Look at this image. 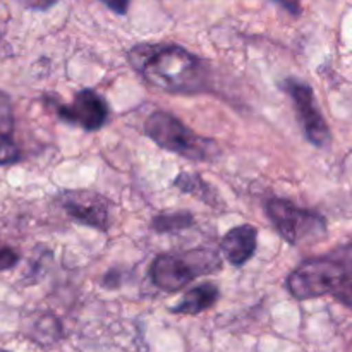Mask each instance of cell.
<instances>
[{"label":"cell","instance_id":"cell-11","mask_svg":"<svg viewBox=\"0 0 352 352\" xmlns=\"http://www.w3.org/2000/svg\"><path fill=\"white\" fill-rule=\"evenodd\" d=\"M219 296L220 291L215 284H201L186 292L182 301L170 308V311L175 315H199L212 308L219 301Z\"/></svg>","mask_w":352,"mask_h":352},{"label":"cell","instance_id":"cell-20","mask_svg":"<svg viewBox=\"0 0 352 352\" xmlns=\"http://www.w3.org/2000/svg\"><path fill=\"white\" fill-rule=\"evenodd\" d=\"M0 352H7V351H0Z\"/></svg>","mask_w":352,"mask_h":352},{"label":"cell","instance_id":"cell-16","mask_svg":"<svg viewBox=\"0 0 352 352\" xmlns=\"http://www.w3.org/2000/svg\"><path fill=\"white\" fill-rule=\"evenodd\" d=\"M333 298H336L339 302H342L344 306H347V308L352 309V282H347L346 285L337 289V291L333 292Z\"/></svg>","mask_w":352,"mask_h":352},{"label":"cell","instance_id":"cell-8","mask_svg":"<svg viewBox=\"0 0 352 352\" xmlns=\"http://www.w3.org/2000/svg\"><path fill=\"white\" fill-rule=\"evenodd\" d=\"M57 116L71 126H78L85 131H98L109 120V105L105 98L95 89H82L76 93L69 105H58Z\"/></svg>","mask_w":352,"mask_h":352},{"label":"cell","instance_id":"cell-13","mask_svg":"<svg viewBox=\"0 0 352 352\" xmlns=\"http://www.w3.org/2000/svg\"><path fill=\"white\" fill-rule=\"evenodd\" d=\"M30 337L41 346H52L62 337V325L54 315H40L30 329Z\"/></svg>","mask_w":352,"mask_h":352},{"label":"cell","instance_id":"cell-1","mask_svg":"<svg viewBox=\"0 0 352 352\" xmlns=\"http://www.w3.org/2000/svg\"><path fill=\"white\" fill-rule=\"evenodd\" d=\"M134 71L150 85L168 93H203L212 76L203 58L174 43H140L127 54Z\"/></svg>","mask_w":352,"mask_h":352},{"label":"cell","instance_id":"cell-10","mask_svg":"<svg viewBox=\"0 0 352 352\" xmlns=\"http://www.w3.org/2000/svg\"><path fill=\"white\" fill-rule=\"evenodd\" d=\"M12 100L6 91H0V165H12L21 160V150L14 138Z\"/></svg>","mask_w":352,"mask_h":352},{"label":"cell","instance_id":"cell-2","mask_svg":"<svg viewBox=\"0 0 352 352\" xmlns=\"http://www.w3.org/2000/svg\"><path fill=\"white\" fill-rule=\"evenodd\" d=\"M352 280V243L302 261L287 278V289L299 301L333 294Z\"/></svg>","mask_w":352,"mask_h":352},{"label":"cell","instance_id":"cell-7","mask_svg":"<svg viewBox=\"0 0 352 352\" xmlns=\"http://www.w3.org/2000/svg\"><path fill=\"white\" fill-rule=\"evenodd\" d=\"M58 205L74 222L107 232L110 229V201L89 189H74L58 195Z\"/></svg>","mask_w":352,"mask_h":352},{"label":"cell","instance_id":"cell-15","mask_svg":"<svg viewBox=\"0 0 352 352\" xmlns=\"http://www.w3.org/2000/svg\"><path fill=\"white\" fill-rule=\"evenodd\" d=\"M17 261H19V254L0 241V272L10 270L16 267Z\"/></svg>","mask_w":352,"mask_h":352},{"label":"cell","instance_id":"cell-17","mask_svg":"<svg viewBox=\"0 0 352 352\" xmlns=\"http://www.w3.org/2000/svg\"><path fill=\"white\" fill-rule=\"evenodd\" d=\"M16 2H19L21 6L28 7V9L47 10V9H50L54 3H57V0H16Z\"/></svg>","mask_w":352,"mask_h":352},{"label":"cell","instance_id":"cell-18","mask_svg":"<svg viewBox=\"0 0 352 352\" xmlns=\"http://www.w3.org/2000/svg\"><path fill=\"white\" fill-rule=\"evenodd\" d=\"M274 2H277L280 7H284L291 16L298 17L299 14H301V0H274Z\"/></svg>","mask_w":352,"mask_h":352},{"label":"cell","instance_id":"cell-5","mask_svg":"<svg viewBox=\"0 0 352 352\" xmlns=\"http://www.w3.org/2000/svg\"><path fill=\"white\" fill-rule=\"evenodd\" d=\"M265 213L277 232L291 246L305 241L320 239L327 234V222L320 213L299 208L285 199H270L265 205Z\"/></svg>","mask_w":352,"mask_h":352},{"label":"cell","instance_id":"cell-14","mask_svg":"<svg viewBox=\"0 0 352 352\" xmlns=\"http://www.w3.org/2000/svg\"><path fill=\"white\" fill-rule=\"evenodd\" d=\"M195 223V219L189 212H170V213H160L153 219L151 227L157 230L158 234H172L181 232V230L189 229Z\"/></svg>","mask_w":352,"mask_h":352},{"label":"cell","instance_id":"cell-19","mask_svg":"<svg viewBox=\"0 0 352 352\" xmlns=\"http://www.w3.org/2000/svg\"><path fill=\"white\" fill-rule=\"evenodd\" d=\"M102 2L116 14H126L127 9H129L131 0H102Z\"/></svg>","mask_w":352,"mask_h":352},{"label":"cell","instance_id":"cell-9","mask_svg":"<svg viewBox=\"0 0 352 352\" xmlns=\"http://www.w3.org/2000/svg\"><path fill=\"white\" fill-rule=\"evenodd\" d=\"M258 246V230L253 226H239L230 229L222 239V251L234 267H243L253 258Z\"/></svg>","mask_w":352,"mask_h":352},{"label":"cell","instance_id":"cell-12","mask_svg":"<svg viewBox=\"0 0 352 352\" xmlns=\"http://www.w3.org/2000/svg\"><path fill=\"white\" fill-rule=\"evenodd\" d=\"M174 186L177 189H181L182 192H188V195L195 196V198L201 199V201L208 203L212 206H217V201H219V195H217L215 189L205 179L199 177L198 174L182 172V174H179L175 177Z\"/></svg>","mask_w":352,"mask_h":352},{"label":"cell","instance_id":"cell-6","mask_svg":"<svg viewBox=\"0 0 352 352\" xmlns=\"http://www.w3.org/2000/svg\"><path fill=\"white\" fill-rule=\"evenodd\" d=\"M284 89L294 102V109L298 112L305 136L311 144L318 148H327L330 144V129L323 119L315 102V93L308 82L299 79L287 78L284 81Z\"/></svg>","mask_w":352,"mask_h":352},{"label":"cell","instance_id":"cell-3","mask_svg":"<svg viewBox=\"0 0 352 352\" xmlns=\"http://www.w3.org/2000/svg\"><path fill=\"white\" fill-rule=\"evenodd\" d=\"M144 133L164 150L192 162L215 160L219 146L213 140L203 138L189 129L181 119L168 112H153L144 122Z\"/></svg>","mask_w":352,"mask_h":352},{"label":"cell","instance_id":"cell-4","mask_svg":"<svg viewBox=\"0 0 352 352\" xmlns=\"http://www.w3.org/2000/svg\"><path fill=\"white\" fill-rule=\"evenodd\" d=\"M220 268L222 260L217 251L198 248L186 253H167L157 256L150 267V277L162 291L177 292L195 278L215 274Z\"/></svg>","mask_w":352,"mask_h":352}]
</instances>
